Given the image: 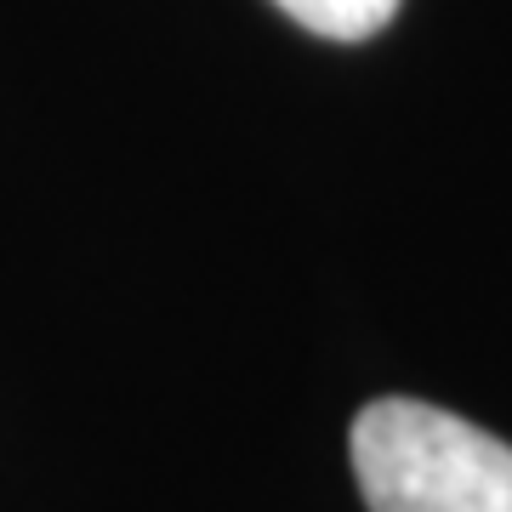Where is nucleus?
Here are the masks:
<instances>
[{
    "label": "nucleus",
    "instance_id": "nucleus-2",
    "mask_svg": "<svg viewBox=\"0 0 512 512\" xmlns=\"http://www.w3.org/2000/svg\"><path fill=\"white\" fill-rule=\"evenodd\" d=\"M274 6L325 40H370L399 12V0H274Z\"/></svg>",
    "mask_w": 512,
    "mask_h": 512
},
{
    "label": "nucleus",
    "instance_id": "nucleus-1",
    "mask_svg": "<svg viewBox=\"0 0 512 512\" xmlns=\"http://www.w3.org/2000/svg\"><path fill=\"white\" fill-rule=\"evenodd\" d=\"M370 512H512V444L421 399H376L353 421Z\"/></svg>",
    "mask_w": 512,
    "mask_h": 512
}]
</instances>
